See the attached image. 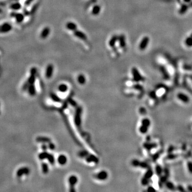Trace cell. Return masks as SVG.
<instances>
[{"instance_id": "obj_27", "label": "cell", "mask_w": 192, "mask_h": 192, "mask_svg": "<svg viewBox=\"0 0 192 192\" xmlns=\"http://www.w3.org/2000/svg\"><path fill=\"white\" fill-rule=\"evenodd\" d=\"M42 170L44 174H47L49 171V167L48 165L45 163H43L42 164Z\"/></svg>"}, {"instance_id": "obj_10", "label": "cell", "mask_w": 192, "mask_h": 192, "mask_svg": "<svg viewBox=\"0 0 192 192\" xmlns=\"http://www.w3.org/2000/svg\"><path fill=\"white\" fill-rule=\"evenodd\" d=\"M50 33V28L49 27H44L41 33L40 37L42 39H45L49 35Z\"/></svg>"}, {"instance_id": "obj_25", "label": "cell", "mask_w": 192, "mask_h": 192, "mask_svg": "<svg viewBox=\"0 0 192 192\" xmlns=\"http://www.w3.org/2000/svg\"><path fill=\"white\" fill-rule=\"evenodd\" d=\"M49 155V153H47L46 151H44L42 153H41L39 154L38 157L41 160H43L44 159H47L48 156Z\"/></svg>"}, {"instance_id": "obj_8", "label": "cell", "mask_w": 192, "mask_h": 192, "mask_svg": "<svg viewBox=\"0 0 192 192\" xmlns=\"http://www.w3.org/2000/svg\"><path fill=\"white\" fill-rule=\"evenodd\" d=\"M74 35L76 37H78V38L83 41H86L87 40V36H86V34H84L83 32L78 29L75 30L74 32Z\"/></svg>"}, {"instance_id": "obj_23", "label": "cell", "mask_w": 192, "mask_h": 192, "mask_svg": "<svg viewBox=\"0 0 192 192\" xmlns=\"http://www.w3.org/2000/svg\"><path fill=\"white\" fill-rule=\"evenodd\" d=\"M78 82L80 84H84L86 82V79L83 74H79L78 78Z\"/></svg>"}, {"instance_id": "obj_4", "label": "cell", "mask_w": 192, "mask_h": 192, "mask_svg": "<svg viewBox=\"0 0 192 192\" xmlns=\"http://www.w3.org/2000/svg\"><path fill=\"white\" fill-rule=\"evenodd\" d=\"M68 181L69 183L70 186V192H75V190L74 189V186L76 184L78 181V177H76L75 175H72V176L69 177L68 179Z\"/></svg>"}, {"instance_id": "obj_36", "label": "cell", "mask_w": 192, "mask_h": 192, "mask_svg": "<svg viewBox=\"0 0 192 192\" xmlns=\"http://www.w3.org/2000/svg\"><path fill=\"white\" fill-rule=\"evenodd\" d=\"M184 1L185 2H189V1H191V0H184Z\"/></svg>"}, {"instance_id": "obj_24", "label": "cell", "mask_w": 192, "mask_h": 192, "mask_svg": "<svg viewBox=\"0 0 192 192\" xmlns=\"http://www.w3.org/2000/svg\"><path fill=\"white\" fill-rule=\"evenodd\" d=\"M36 81V75H35L30 74V75L27 79V82L29 84H34Z\"/></svg>"}, {"instance_id": "obj_13", "label": "cell", "mask_w": 192, "mask_h": 192, "mask_svg": "<svg viewBox=\"0 0 192 192\" xmlns=\"http://www.w3.org/2000/svg\"><path fill=\"white\" fill-rule=\"evenodd\" d=\"M29 95L31 96H34L36 94V88L34 84H29V87L27 89Z\"/></svg>"}, {"instance_id": "obj_2", "label": "cell", "mask_w": 192, "mask_h": 192, "mask_svg": "<svg viewBox=\"0 0 192 192\" xmlns=\"http://www.w3.org/2000/svg\"><path fill=\"white\" fill-rule=\"evenodd\" d=\"M81 114L82 108L79 107H78L76 110L74 116V122L76 125L78 126H79L81 124Z\"/></svg>"}, {"instance_id": "obj_34", "label": "cell", "mask_w": 192, "mask_h": 192, "mask_svg": "<svg viewBox=\"0 0 192 192\" xmlns=\"http://www.w3.org/2000/svg\"><path fill=\"white\" fill-rule=\"evenodd\" d=\"M33 1V0H26L25 2V5L26 6H28Z\"/></svg>"}, {"instance_id": "obj_35", "label": "cell", "mask_w": 192, "mask_h": 192, "mask_svg": "<svg viewBox=\"0 0 192 192\" xmlns=\"http://www.w3.org/2000/svg\"><path fill=\"white\" fill-rule=\"evenodd\" d=\"M48 148V146L47 145H46L45 144H43L42 146V150L44 151H46V149Z\"/></svg>"}, {"instance_id": "obj_16", "label": "cell", "mask_w": 192, "mask_h": 192, "mask_svg": "<svg viewBox=\"0 0 192 192\" xmlns=\"http://www.w3.org/2000/svg\"><path fill=\"white\" fill-rule=\"evenodd\" d=\"M118 39H119V36H117V35H113L111 37V39L109 40V45L111 46V48H114L115 45V44L116 43V42L118 41Z\"/></svg>"}, {"instance_id": "obj_6", "label": "cell", "mask_w": 192, "mask_h": 192, "mask_svg": "<svg viewBox=\"0 0 192 192\" xmlns=\"http://www.w3.org/2000/svg\"><path fill=\"white\" fill-rule=\"evenodd\" d=\"M95 177L96 178L99 180H105L108 178V173L105 171H102L98 174L95 175Z\"/></svg>"}, {"instance_id": "obj_17", "label": "cell", "mask_w": 192, "mask_h": 192, "mask_svg": "<svg viewBox=\"0 0 192 192\" xmlns=\"http://www.w3.org/2000/svg\"><path fill=\"white\" fill-rule=\"evenodd\" d=\"M132 72L133 75V79H134L135 81H138L141 79V77H140L139 72H138V70L136 68H133L132 69Z\"/></svg>"}, {"instance_id": "obj_21", "label": "cell", "mask_w": 192, "mask_h": 192, "mask_svg": "<svg viewBox=\"0 0 192 192\" xmlns=\"http://www.w3.org/2000/svg\"><path fill=\"white\" fill-rule=\"evenodd\" d=\"M50 97H51V99H52L53 102H62V100L61 99V98L58 97L57 95L55 94V93H51Z\"/></svg>"}, {"instance_id": "obj_19", "label": "cell", "mask_w": 192, "mask_h": 192, "mask_svg": "<svg viewBox=\"0 0 192 192\" xmlns=\"http://www.w3.org/2000/svg\"><path fill=\"white\" fill-rule=\"evenodd\" d=\"M22 6L19 2H16V3H12V4H11V6H10V8L11 10H18L22 8Z\"/></svg>"}, {"instance_id": "obj_15", "label": "cell", "mask_w": 192, "mask_h": 192, "mask_svg": "<svg viewBox=\"0 0 192 192\" xmlns=\"http://www.w3.org/2000/svg\"><path fill=\"white\" fill-rule=\"evenodd\" d=\"M36 140L37 142H41V143H49L51 142V139L49 138L45 137H37Z\"/></svg>"}, {"instance_id": "obj_32", "label": "cell", "mask_w": 192, "mask_h": 192, "mask_svg": "<svg viewBox=\"0 0 192 192\" xmlns=\"http://www.w3.org/2000/svg\"><path fill=\"white\" fill-rule=\"evenodd\" d=\"M30 74L33 75H36L37 74V69L35 67H32L30 70Z\"/></svg>"}, {"instance_id": "obj_9", "label": "cell", "mask_w": 192, "mask_h": 192, "mask_svg": "<svg viewBox=\"0 0 192 192\" xmlns=\"http://www.w3.org/2000/svg\"><path fill=\"white\" fill-rule=\"evenodd\" d=\"M149 42V38L148 37H145L142 40L139 45V49L140 50H143L145 49H146V46L148 45Z\"/></svg>"}, {"instance_id": "obj_26", "label": "cell", "mask_w": 192, "mask_h": 192, "mask_svg": "<svg viewBox=\"0 0 192 192\" xmlns=\"http://www.w3.org/2000/svg\"><path fill=\"white\" fill-rule=\"evenodd\" d=\"M89 154H90L89 153L86 151L83 150V151H81L79 152L78 154V155L79 157H80V158H85L86 157H87L89 155Z\"/></svg>"}, {"instance_id": "obj_5", "label": "cell", "mask_w": 192, "mask_h": 192, "mask_svg": "<svg viewBox=\"0 0 192 192\" xmlns=\"http://www.w3.org/2000/svg\"><path fill=\"white\" fill-rule=\"evenodd\" d=\"M29 169L27 167H23L17 170V172H16V175L18 177H22L23 175H27L28 174H29Z\"/></svg>"}, {"instance_id": "obj_29", "label": "cell", "mask_w": 192, "mask_h": 192, "mask_svg": "<svg viewBox=\"0 0 192 192\" xmlns=\"http://www.w3.org/2000/svg\"><path fill=\"white\" fill-rule=\"evenodd\" d=\"M68 103L70 105H71L73 106H76L77 105L76 102L74 100H73L71 98H69L68 99Z\"/></svg>"}, {"instance_id": "obj_30", "label": "cell", "mask_w": 192, "mask_h": 192, "mask_svg": "<svg viewBox=\"0 0 192 192\" xmlns=\"http://www.w3.org/2000/svg\"><path fill=\"white\" fill-rule=\"evenodd\" d=\"M186 44L188 46H192V37H189L187 38L186 40Z\"/></svg>"}, {"instance_id": "obj_7", "label": "cell", "mask_w": 192, "mask_h": 192, "mask_svg": "<svg viewBox=\"0 0 192 192\" xmlns=\"http://www.w3.org/2000/svg\"><path fill=\"white\" fill-rule=\"evenodd\" d=\"M54 70V67L52 64H49L46 67L45 71V77L47 79H50L52 77Z\"/></svg>"}, {"instance_id": "obj_11", "label": "cell", "mask_w": 192, "mask_h": 192, "mask_svg": "<svg viewBox=\"0 0 192 192\" xmlns=\"http://www.w3.org/2000/svg\"><path fill=\"white\" fill-rule=\"evenodd\" d=\"M86 161L88 163L94 162L95 163H97L99 162V159H98L96 156L92 155V154H89L87 157L85 158Z\"/></svg>"}, {"instance_id": "obj_20", "label": "cell", "mask_w": 192, "mask_h": 192, "mask_svg": "<svg viewBox=\"0 0 192 192\" xmlns=\"http://www.w3.org/2000/svg\"><path fill=\"white\" fill-rule=\"evenodd\" d=\"M101 10V8L98 5H96L93 7L92 10V14L94 16H97L99 14Z\"/></svg>"}, {"instance_id": "obj_14", "label": "cell", "mask_w": 192, "mask_h": 192, "mask_svg": "<svg viewBox=\"0 0 192 192\" xmlns=\"http://www.w3.org/2000/svg\"><path fill=\"white\" fill-rule=\"evenodd\" d=\"M66 27L67 28V29H68L69 30H71V31H75V30H77L78 28V27H77V25L76 24H75L73 22H68L67 23L66 25Z\"/></svg>"}, {"instance_id": "obj_3", "label": "cell", "mask_w": 192, "mask_h": 192, "mask_svg": "<svg viewBox=\"0 0 192 192\" xmlns=\"http://www.w3.org/2000/svg\"><path fill=\"white\" fill-rule=\"evenodd\" d=\"M25 15L22 13H16L15 12H12L11 14V18H14L16 22L17 23H22L25 19Z\"/></svg>"}, {"instance_id": "obj_1", "label": "cell", "mask_w": 192, "mask_h": 192, "mask_svg": "<svg viewBox=\"0 0 192 192\" xmlns=\"http://www.w3.org/2000/svg\"><path fill=\"white\" fill-rule=\"evenodd\" d=\"M12 29V26L8 22H4L0 24V34H6L10 32Z\"/></svg>"}, {"instance_id": "obj_37", "label": "cell", "mask_w": 192, "mask_h": 192, "mask_svg": "<svg viewBox=\"0 0 192 192\" xmlns=\"http://www.w3.org/2000/svg\"><path fill=\"white\" fill-rule=\"evenodd\" d=\"M0 106H1V104H0Z\"/></svg>"}, {"instance_id": "obj_12", "label": "cell", "mask_w": 192, "mask_h": 192, "mask_svg": "<svg viewBox=\"0 0 192 192\" xmlns=\"http://www.w3.org/2000/svg\"><path fill=\"white\" fill-rule=\"evenodd\" d=\"M58 162L60 165H65L67 162V157L65 155H60L58 156L57 159Z\"/></svg>"}, {"instance_id": "obj_33", "label": "cell", "mask_w": 192, "mask_h": 192, "mask_svg": "<svg viewBox=\"0 0 192 192\" xmlns=\"http://www.w3.org/2000/svg\"><path fill=\"white\" fill-rule=\"evenodd\" d=\"M48 148L50 149V150H54V149L55 148V144L52 143V142H50L48 144Z\"/></svg>"}, {"instance_id": "obj_28", "label": "cell", "mask_w": 192, "mask_h": 192, "mask_svg": "<svg viewBox=\"0 0 192 192\" xmlns=\"http://www.w3.org/2000/svg\"><path fill=\"white\" fill-rule=\"evenodd\" d=\"M47 160L49 161V163H50L51 164H53L55 163V160L54 156L52 155V154H49V155L47 158Z\"/></svg>"}, {"instance_id": "obj_22", "label": "cell", "mask_w": 192, "mask_h": 192, "mask_svg": "<svg viewBox=\"0 0 192 192\" xmlns=\"http://www.w3.org/2000/svg\"><path fill=\"white\" fill-rule=\"evenodd\" d=\"M58 90L61 92H65L68 90V86L65 84H61L58 86Z\"/></svg>"}, {"instance_id": "obj_18", "label": "cell", "mask_w": 192, "mask_h": 192, "mask_svg": "<svg viewBox=\"0 0 192 192\" xmlns=\"http://www.w3.org/2000/svg\"><path fill=\"white\" fill-rule=\"evenodd\" d=\"M118 41L119 42V44H120L121 47L124 48L126 45L125 36L123 35H121L119 36Z\"/></svg>"}, {"instance_id": "obj_31", "label": "cell", "mask_w": 192, "mask_h": 192, "mask_svg": "<svg viewBox=\"0 0 192 192\" xmlns=\"http://www.w3.org/2000/svg\"><path fill=\"white\" fill-rule=\"evenodd\" d=\"M29 84L27 81L25 83H24V84H23V87H22V89L24 91L27 90L28 88V87H29Z\"/></svg>"}]
</instances>
